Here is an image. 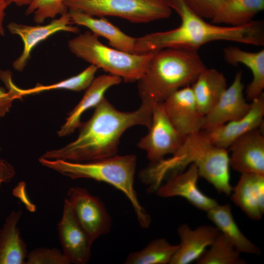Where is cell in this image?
Masks as SVG:
<instances>
[{
	"mask_svg": "<svg viewBox=\"0 0 264 264\" xmlns=\"http://www.w3.org/2000/svg\"><path fill=\"white\" fill-rule=\"evenodd\" d=\"M67 195L76 219L92 243L110 232L111 218L99 198L80 187H71Z\"/></svg>",
	"mask_w": 264,
	"mask_h": 264,
	"instance_id": "obj_9",
	"label": "cell"
},
{
	"mask_svg": "<svg viewBox=\"0 0 264 264\" xmlns=\"http://www.w3.org/2000/svg\"><path fill=\"white\" fill-rule=\"evenodd\" d=\"M15 174L14 167L6 160L0 159V187L2 184L10 181Z\"/></svg>",
	"mask_w": 264,
	"mask_h": 264,
	"instance_id": "obj_33",
	"label": "cell"
},
{
	"mask_svg": "<svg viewBox=\"0 0 264 264\" xmlns=\"http://www.w3.org/2000/svg\"><path fill=\"white\" fill-rule=\"evenodd\" d=\"M11 4L4 0H0V35L4 36L5 31L3 26V21L5 15V10Z\"/></svg>",
	"mask_w": 264,
	"mask_h": 264,
	"instance_id": "obj_34",
	"label": "cell"
},
{
	"mask_svg": "<svg viewBox=\"0 0 264 264\" xmlns=\"http://www.w3.org/2000/svg\"><path fill=\"white\" fill-rule=\"evenodd\" d=\"M251 101L250 110L243 116L211 129L202 130L214 145L227 149L236 139L263 125L264 93Z\"/></svg>",
	"mask_w": 264,
	"mask_h": 264,
	"instance_id": "obj_14",
	"label": "cell"
},
{
	"mask_svg": "<svg viewBox=\"0 0 264 264\" xmlns=\"http://www.w3.org/2000/svg\"><path fill=\"white\" fill-rule=\"evenodd\" d=\"M122 81L121 78L110 74L94 78L82 98L68 114L65 123L57 132L58 135L65 137L72 133L80 127L82 114L89 109L95 108L105 97L106 92Z\"/></svg>",
	"mask_w": 264,
	"mask_h": 264,
	"instance_id": "obj_19",
	"label": "cell"
},
{
	"mask_svg": "<svg viewBox=\"0 0 264 264\" xmlns=\"http://www.w3.org/2000/svg\"><path fill=\"white\" fill-rule=\"evenodd\" d=\"M17 99L14 92L10 88L6 90L0 86V118L9 112L13 102Z\"/></svg>",
	"mask_w": 264,
	"mask_h": 264,
	"instance_id": "obj_32",
	"label": "cell"
},
{
	"mask_svg": "<svg viewBox=\"0 0 264 264\" xmlns=\"http://www.w3.org/2000/svg\"><path fill=\"white\" fill-rule=\"evenodd\" d=\"M219 232L215 226L202 225L192 229L186 223L182 224L177 229L180 243L170 264H188L197 261Z\"/></svg>",
	"mask_w": 264,
	"mask_h": 264,
	"instance_id": "obj_17",
	"label": "cell"
},
{
	"mask_svg": "<svg viewBox=\"0 0 264 264\" xmlns=\"http://www.w3.org/2000/svg\"><path fill=\"white\" fill-rule=\"evenodd\" d=\"M195 14L211 20L218 9L226 0H183Z\"/></svg>",
	"mask_w": 264,
	"mask_h": 264,
	"instance_id": "obj_31",
	"label": "cell"
},
{
	"mask_svg": "<svg viewBox=\"0 0 264 264\" xmlns=\"http://www.w3.org/2000/svg\"><path fill=\"white\" fill-rule=\"evenodd\" d=\"M69 9L93 17H115L133 23L168 18L172 9L168 0H66Z\"/></svg>",
	"mask_w": 264,
	"mask_h": 264,
	"instance_id": "obj_7",
	"label": "cell"
},
{
	"mask_svg": "<svg viewBox=\"0 0 264 264\" xmlns=\"http://www.w3.org/2000/svg\"><path fill=\"white\" fill-rule=\"evenodd\" d=\"M181 19L177 28L147 34L136 38L133 53L143 54L166 48L198 50L204 44L226 41L262 46L264 45V22L252 20L242 26H221L210 23L192 11L183 0H168Z\"/></svg>",
	"mask_w": 264,
	"mask_h": 264,
	"instance_id": "obj_2",
	"label": "cell"
},
{
	"mask_svg": "<svg viewBox=\"0 0 264 264\" xmlns=\"http://www.w3.org/2000/svg\"><path fill=\"white\" fill-rule=\"evenodd\" d=\"M148 130L147 134L140 138L137 146L146 152L151 162H156L166 155L173 154L185 138L171 123L162 102L154 103Z\"/></svg>",
	"mask_w": 264,
	"mask_h": 264,
	"instance_id": "obj_8",
	"label": "cell"
},
{
	"mask_svg": "<svg viewBox=\"0 0 264 264\" xmlns=\"http://www.w3.org/2000/svg\"><path fill=\"white\" fill-rule=\"evenodd\" d=\"M243 89L242 73L239 71L214 107L204 115L202 130L211 129L244 115L250 110L251 103L246 102Z\"/></svg>",
	"mask_w": 264,
	"mask_h": 264,
	"instance_id": "obj_15",
	"label": "cell"
},
{
	"mask_svg": "<svg viewBox=\"0 0 264 264\" xmlns=\"http://www.w3.org/2000/svg\"><path fill=\"white\" fill-rule=\"evenodd\" d=\"M230 195L232 201L250 219L260 220L264 213V175L241 174Z\"/></svg>",
	"mask_w": 264,
	"mask_h": 264,
	"instance_id": "obj_18",
	"label": "cell"
},
{
	"mask_svg": "<svg viewBox=\"0 0 264 264\" xmlns=\"http://www.w3.org/2000/svg\"><path fill=\"white\" fill-rule=\"evenodd\" d=\"M260 128L241 136L228 148L230 167L241 174L264 175V135Z\"/></svg>",
	"mask_w": 264,
	"mask_h": 264,
	"instance_id": "obj_13",
	"label": "cell"
},
{
	"mask_svg": "<svg viewBox=\"0 0 264 264\" xmlns=\"http://www.w3.org/2000/svg\"><path fill=\"white\" fill-rule=\"evenodd\" d=\"M22 214L21 210L11 212L0 229V264H25L26 245L18 227Z\"/></svg>",
	"mask_w": 264,
	"mask_h": 264,
	"instance_id": "obj_21",
	"label": "cell"
},
{
	"mask_svg": "<svg viewBox=\"0 0 264 264\" xmlns=\"http://www.w3.org/2000/svg\"><path fill=\"white\" fill-rule=\"evenodd\" d=\"M10 3H14L18 6H28L32 0H4Z\"/></svg>",
	"mask_w": 264,
	"mask_h": 264,
	"instance_id": "obj_35",
	"label": "cell"
},
{
	"mask_svg": "<svg viewBox=\"0 0 264 264\" xmlns=\"http://www.w3.org/2000/svg\"><path fill=\"white\" fill-rule=\"evenodd\" d=\"M154 103L141 99V104L136 110L122 111L104 97L95 107L89 119L81 123L75 140L61 148L47 151L41 157L88 162L115 155L120 138L126 131L137 125L149 128Z\"/></svg>",
	"mask_w": 264,
	"mask_h": 264,
	"instance_id": "obj_1",
	"label": "cell"
},
{
	"mask_svg": "<svg viewBox=\"0 0 264 264\" xmlns=\"http://www.w3.org/2000/svg\"><path fill=\"white\" fill-rule=\"evenodd\" d=\"M98 69L96 66L90 65L79 74L51 85L37 84L33 88L22 89L18 87L13 83L12 87L18 99L21 100L24 96L55 89H66L79 92L88 87L94 79Z\"/></svg>",
	"mask_w": 264,
	"mask_h": 264,
	"instance_id": "obj_26",
	"label": "cell"
},
{
	"mask_svg": "<svg viewBox=\"0 0 264 264\" xmlns=\"http://www.w3.org/2000/svg\"><path fill=\"white\" fill-rule=\"evenodd\" d=\"M43 166L72 179L89 178L107 183L121 191L132 204L138 221L143 228L149 227L151 218L140 203L134 187L137 158L134 154H117L88 162H73L42 157Z\"/></svg>",
	"mask_w": 264,
	"mask_h": 264,
	"instance_id": "obj_5",
	"label": "cell"
},
{
	"mask_svg": "<svg viewBox=\"0 0 264 264\" xmlns=\"http://www.w3.org/2000/svg\"><path fill=\"white\" fill-rule=\"evenodd\" d=\"M196 262L198 264H245L241 252L220 231L213 242Z\"/></svg>",
	"mask_w": 264,
	"mask_h": 264,
	"instance_id": "obj_28",
	"label": "cell"
},
{
	"mask_svg": "<svg viewBox=\"0 0 264 264\" xmlns=\"http://www.w3.org/2000/svg\"><path fill=\"white\" fill-rule=\"evenodd\" d=\"M68 47L77 57L126 82L137 81L142 76L155 51L136 54L110 47L90 31L69 40Z\"/></svg>",
	"mask_w": 264,
	"mask_h": 264,
	"instance_id": "obj_6",
	"label": "cell"
},
{
	"mask_svg": "<svg viewBox=\"0 0 264 264\" xmlns=\"http://www.w3.org/2000/svg\"><path fill=\"white\" fill-rule=\"evenodd\" d=\"M73 23L83 26L97 36L106 38L112 47L133 53L136 38L130 36L110 22L105 17L99 18L77 10H68Z\"/></svg>",
	"mask_w": 264,
	"mask_h": 264,
	"instance_id": "obj_20",
	"label": "cell"
},
{
	"mask_svg": "<svg viewBox=\"0 0 264 264\" xmlns=\"http://www.w3.org/2000/svg\"><path fill=\"white\" fill-rule=\"evenodd\" d=\"M199 176L196 165L192 164L188 168L168 179L155 192L162 198L181 197L195 207L205 212L216 206V200L204 194L197 185Z\"/></svg>",
	"mask_w": 264,
	"mask_h": 264,
	"instance_id": "obj_16",
	"label": "cell"
},
{
	"mask_svg": "<svg viewBox=\"0 0 264 264\" xmlns=\"http://www.w3.org/2000/svg\"><path fill=\"white\" fill-rule=\"evenodd\" d=\"M192 164L197 167L199 176L219 193L230 195L232 187L228 151L214 145L202 130L186 136L171 157L151 162L139 172L138 177L147 186V192L153 193L170 177L184 171Z\"/></svg>",
	"mask_w": 264,
	"mask_h": 264,
	"instance_id": "obj_3",
	"label": "cell"
},
{
	"mask_svg": "<svg viewBox=\"0 0 264 264\" xmlns=\"http://www.w3.org/2000/svg\"><path fill=\"white\" fill-rule=\"evenodd\" d=\"M206 68L198 50L166 48L155 51L137 81L141 99L163 102L175 91L190 86Z\"/></svg>",
	"mask_w": 264,
	"mask_h": 264,
	"instance_id": "obj_4",
	"label": "cell"
},
{
	"mask_svg": "<svg viewBox=\"0 0 264 264\" xmlns=\"http://www.w3.org/2000/svg\"><path fill=\"white\" fill-rule=\"evenodd\" d=\"M191 87L198 110L205 115L227 88V80L222 72L206 67Z\"/></svg>",
	"mask_w": 264,
	"mask_h": 264,
	"instance_id": "obj_22",
	"label": "cell"
},
{
	"mask_svg": "<svg viewBox=\"0 0 264 264\" xmlns=\"http://www.w3.org/2000/svg\"><path fill=\"white\" fill-rule=\"evenodd\" d=\"M264 9V0H226L211 20L216 24L239 26L252 21Z\"/></svg>",
	"mask_w": 264,
	"mask_h": 264,
	"instance_id": "obj_25",
	"label": "cell"
},
{
	"mask_svg": "<svg viewBox=\"0 0 264 264\" xmlns=\"http://www.w3.org/2000/svg\"><path fill=\"white\" fill-rule=\"evenodd\" d=\"M68 11L45 25H29L11 22L7 28L12 34L22 39L23 47L20 56L13 62L15 70L22 72L26 66L34 48L40 42L60 31L78 33L79 29L72 25Z\"/></svg>",
	"mask_w": 264,
	"mask_h": 264,
	"instance_id": "obj_10",
	"label": "cell"
},
{
	"mask_svg": "<svg viewBox=\"0 0 264 264\" xmlns=\"http://www.w3.org/2000/svg\"><path fill=\"white\" fill-rule=\"evenodd\" d=\"M223 57L229 64L237 65L242 64L251 70L253 78L245 90L248 100L252 101L264 93V49L251 52L237 47L229 46L223 49Z\"/></svg>",
	"mask_w": 264,
	"mask_h": 264,
	"instance_id": "obj_23",
	"label": "cell"
},
{
	"mask_svg": "<svg viewBox=\"0 0 264 264\" xmlns=\"http://www.w3.org/2000/svg\"><path fill=\"white\" fill-rule=\"evenodd\" d=\"M25 264H70L63 252L56 248H36L27 254Z\"/></svg>",
	"mask_w": 264,
	"mask_h": 264,
	"instance_id": "obj_30",
	"label": "cell"
},
{
	"mask_svg": "<svg viewBox=\"0 0 264 264\" xmlns=\"http://www.w3.org/2000/svg\"><path fill=\"white\" fill-rule=\"evenodd\" d=\"M162 104L171 123L182 135L202 130L204 115L198 110L191 86L175 91Z\"/></svg>",
	"mask_w": 264,
	"mask_h": 264,
	"instance_id": "obj_11",
	"label": "cell"
},
{
	"mask_svg": "<svg viewBox=\"0 0 264 264\" xmlns=\"http://www.w3.org/2000/svg\"><path fill=\"white\" fill-rule=\"evenodd\" d=\"M66 0H32L27 6L25 14H33V20L37 24L43 23L46 19L55 18L68 11L65 4Z\"/></svg>",
	"mask_w": 264,
	"mask_h": 264,
	"instance_id": "obj_29",
	"label": "cell"
},
{
	"mask_svg": "<svg viewBox=\"0 0 264 264\" xmlns=\"http://www.w3.org/2000/svg\"><path fill=\"white\" fill-rule=\"evenodd\" d=\"M57 229L64 255L70 264H86L91 256L92 242L80 225L71 205L66 197Z\"/></svg>",
	"mask_w": 264,
	"mask_h": 264,
	"instance_id": "obj_12",
	"label": "cell"
},
{
	"mask_svg": "<svg viewBox=\"0 0 264 264\" xmlns=\"http://www.w3.org/2000/svg\"><path fill=\"white\" fill-rule=\"evenodd\" d=\"M163 238L151 241L142 249L129 253L125 264H170L178 248Z\"/></svg>",
	"mask_w": 264,
	"mask_h": 264,
	"instance_id": "obj_27",
	"label": "cell"
},
{
	"mask_svg": "<svg viewBox=\"0 0 264 264\" xmlns=\"http://www.w3.org/2000/svg\"><path fill=\"white\" fill-rule=\"evenodd\" d=\"M208 219L241 253L259 255L260 248L242 232L233 218L228 204L218 203L207 212Z\"/></svg>",
	"mask_w": 264,
	"mask_h": 264,
	"instance_id": "obj_24",
	"label": "cell"
}]
</instances>
